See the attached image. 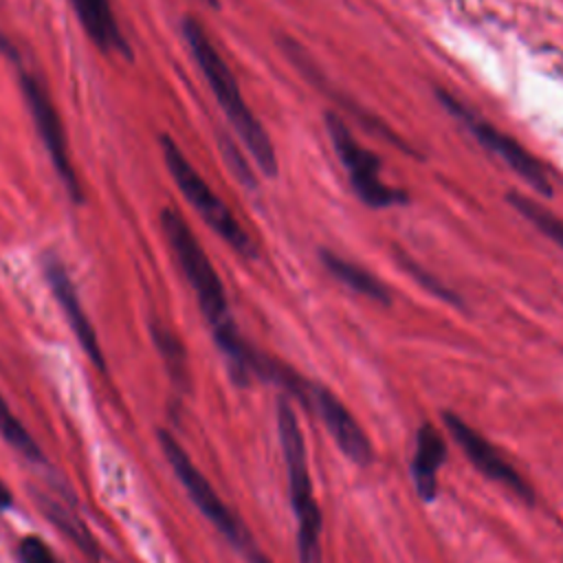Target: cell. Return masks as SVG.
<instances>
[{"instance_id":"cell-1","label":"cell","mask_w":563,"mask_h":563,"mask_svg":"<svg viewBox=\"0 0 563 563\" xmlns=\"http://www.w3.org/2000/svg\"><path fill=\"white\" fill-rule=\"evenodd\" d=\"M161 229L167 238L169 249L174 251V257H176L185 279L194 288L198 306L211 328L213 341L220 347L222 356L227 358L229 374H231L233 383L240 387H246L253 378L266 380L273 358L257 352L240 334V330L231 317V310H229L222 279L216 273L209 255L200 246L198 238L185 222V218L176 209L165 207L161 211Z\"/></svg>"},{"instance_id":"cell-2","label":"cell","mask_w":563,"mask_h":563,"mask_svg":"<svg viewBox=\"0 0 563 563\" xmlns=\"http://www.w3.org/2000/svg\"><path fill=\"white\" fill-rule=\"evenodd\" d=\"M183 35H185V42H187L200 73L205 75L209 88L213 90L216 101L224 110V117L229 119L231 128L235 130V134L240 136V141L249 150V154L255 158L257 167L266 176H275L277 174V154H275L273 141L266 134L260 119L246 106L235 75L231 73L224 57L218 53L209 33L196 18L187 15V18H183Z\"/></svg>"},{"instance_id":"cell-3","label":"cell","mask_w":563,"mask_h":563,"mask_svg":"<svg viewBox=\"0 0 563 563\" xmlns=\"http://www.w3.org/2000/svg\"><path fill=\"white\" fill-rule=\"evenodd\" d=\"M277 433H279V444H282L286 475H288L290 504L297 519L299 563H323V550H321L323 517L312 490L303 433H301L297 413L286 398H279L277 402Z\"/></svg>"},{"instance_id":"cell-4","label":"cell","mask_w":563,"mask_h":563,"mask_svg":"<svg viewBox=\"0 0 563 563\" xmlns=\"http://www.w3.org/2000/svg\"><path fill=\"white\" fill-rule=\"evenodd\" d=\"M158 143L174 183L178 185L183 196L189 200V205L198 211V216L207 222V227H211L242 257H249V260L257 257V246L253 238L244 231V227L233 216V211L224 205V200L211 189V185L189 163V158L183 154L176 141L167 134H161Z\"/></svg>"},{"instance_id":"cell-5","label":"cell","mask_w":563,"mask_h":563,"mask_svg":"<svg viewBox=\"0 0 563 563\" xmlns=\"http://www.w3.org/2000/svg\"><path fill=\"white\" fill-rule=\"evenodd\" d=\"M158 444L163 455L167 457L174 475L187 490L194 506L200 510V515L240 552H246L253 556L257 550L253 545V539L244 523L233 515V510L220 499L216 488L209 484V479L200 473V468L191 462L187 451L180 446V442L165 429H158Z\"/></svg>"},{"instance_id":"cell-6","label":"cell","mask_w":563,"mask_h":563,"mask_svg":"<svg viewBox=\"0 0 563 563\" xmlns=\"http://www.w3.org/2000/svg\"><path fill=\"white\" fill-rule=\"evenodd\" d=\"M438 101L446 108V112L457 119L471 134L473 139L488 150L493 156H497L499 161H504L521 180H526L537 194L550 198L554 194L550 176L545 172V167L539 163L537 156H532L519 141H515L510 134L501 132L499 128H495L490 121H486L484 117H479L475 110H471L466 103H462L457 97H453L446 90H435Z\"/></svg>"},{"instance_id":"cell-7","label":"cell","mask_w":563,"mask_h":563,"mask_svg":"<svg viewBox=\"0 0 563 563\" xmlns=\"http://www.w3.org/2000/svg\"><path fill=\"white\" fill-rule=\"evenodd\" d=\"M325 130L334 147L336 158L341 161L354 194L374 209H385L394 205H405L409 196L400 189L389 187L380 178V158L356 141L345 121L339 114H325Z\"/></svg>"},{"instance_id":"cell-8","label":"cell","mask_w":563,"mask_h":563,"mask_svg":"<svg viewBox=\"0 0 563 563\" xmlns=\"http://www.w3.org/2000/svg\"><path fill=\"white\" fill-rule=\"evenodd\" d=\"M20 90L24 95V101L29 106V112H31L33 123L37 128V134H40L42 143H44V147L51 156V163H53L59 180L64 183L73 202L84 205L86 194H84V187L79 185V178L75 174L70 152H68V143H66V134H64V125L59 121V114L55 110V103H53L51 95L46 92L40 77L24 70V68H20Z\"/></svg>"},{"instance_id":"cell-9","label":"cell","mask_w":563,"mask_h":563,"mask_svg":"<svg viewBox=\"0 0 563 563\" xmlns=\"http://www.w3.org/2000/svg\"><path fill=\"white\" fill-rule=\"evenodd\" d=\"M442 422L449 429L455 444L462 449L466 460L488 479L506 486L510 493H515L526 504H534V490L523 479V475L493 446L488 438H484L479 431H475L466 420L455 416L453 411H442Z\"/></svg>"},{"instance_id":"cell-10","label":"cell","mask_w":563,"mask_h":563,"mask_svg":"<svg viewBox=\"0 0 563 563\" xmlns=\"http://www.w3.org/2000/svg\"><path fill=\"white\" fill-rule=\"evenodd\" d=\"M310 411L317 413L336 442V446L358 466H367L374 462V449L365 431L358 427L354 416L347 411V407L328 389L321 385H312L310 396Z\"/></svg>"},{"instance_id":"cell-11","label":"cell","mask_w":563,"mask_h":563,"mask_svg":"<svg viewBox=\"0 0 563 563\" xmlns=\"http://www.w3.org/2000/svg\"><path fill=\"white\" fill-rule=\"evenodd\" d=\"M42 271H44V277L57 299V303L62 306L66 319H68V325L73 328L81 350L88 354V358L95 363L97 369L106 372V358H103V352H101V345H99V339L95 334V328L90 323V319L86 317L84 308H81V301L77 297V290L66 273V266L55 257V255H46L42 260Z\"/></svg>"},{"instance_id":"cell-12","label":"cell","mask_w":563,"mask_h":563,"mask_svg":"<svg viewBox=\"0 0 563 563\" xmlns=\"http://www.w3.org/2000/svg\"><path fill=\"white\" fill-rule=\"evenodd\" d=\"M446 462V442L431 422L416 429V446L411 457V482L422 501H433L438 495V471Z\"/></svg>"},{"instance_id":"cell-13","label":"cell","mask_w":563,"mask_h":563,"mask_svg":"<svg viewBox=\"0 0 563 563\" xmlns=\"http://www.w3.org/2000/svg\"><path fill=\"white\" fill-rule=\"evenodd\" d=\"M73 9L88 33V37L106 53H119L132 57L130 44L119 29L110 0H70Z\"/></svg>"},{"instance_id":"cell-14","label":"cell","mask_w":563,"mask_h":563,"mask_svg":"<svg viewBox=\"0 0 563 563\" xmlns=\"http://www.w3.org/2000/svg\"><path fill=\"white\" fill-rule=\"evenodd\" d=\"M321 262L334 279L345 284L354 292H358L363 297H369L374 301H380V303L391 301L389 288L376 275H372L367 268H363V266H358V264H354V262H350V260H345V257H341L332 251H321Z\"/></svg>"},{"instance_id":"cell-15","label":"cell","mask_w":563,"mask_h":563,"mask_svg":"<svg viewBox=\"0 0 563 563\" xmlns=\"http://www.w3.org/2000/svg\"><path fill=\"white\" fill-rule=\"evenodd\" d=\"M152 339L154 345L161 354V358L165 361V367L172 376V380L180 387V389H189V367H187V352L185 345L180 343V339L163 323H152Z\"/></svg>"},{"instance_id":"cell-16","label":"cell","mask_w":563,"mask_h":563,"mask_svg":"<svg viewBox=\"0 0 563 563\" xmlns=\"http://www.w3.org/2000/svg\"><path fill=\"white\" fill-rule=\"evenodd\" d=\"M506 200L530 224H534L541 233H545L554 244H559L563 249V220L559 216H554L541 202H537V200H532V198H528L526 194H519V191L506 194Z\"/></svg>"},{"instance_id":"cell-17","label":"cell","mask_w":563,"mask_h":563,"mask_svg":"<svg viewBox=\"0 0 563 563\" xmlns=\"http://www.w3.org/2000/svg\"><path fill=\"white\" fill-rule=\"evenodd\" d=\"M0 435L4 438V442L18 451L20 455H24L29 462H42L44 453L40 449V444L35 442V438L26 431V427L18 420V416L11 411L9 402L4 400L2 391H0Z\"/></svg>"},{"instance_id":"cell-18","label":"cell","mask_w":563,"mask_h":563,"mask_svg":"<svg viewBox=\"0 0 563 563\" xmlns=\"http://www.w3.org/2000/svg\"><path fill=\"white\" fill-rule=\"evenodd\" d=\"M40 501H42V508H44V515L51 519V521H55L86 554H92V556H99V550H97V543H95V539L90 537V532H88V528L84 526V521L75 515V512H70V510H66L64 506H59L55 499H42L40 497Z\"/></svg>"},{"instance_id":"cell-19","label":"cell","mask_w":563,"mask_h":563,"mask_svg":"<svg viewBox=\"0 0 563 563\" xmlns=\"http://www.w3.org/2000/svg\"><path fill=\"white\" fill-rule=\"evenodd\" d=\"M18 559L20 563H62L57 554L48 548V543L35 534L20 539Z\"/></svg>"},{"instance_id":"cell-20","label":"cell","mask_w":563,"mask_h":563,"mask_svg":"<svg viewBox=\"0 0 563 563\" xmlns=\"http://www.w3.org/2000/svg\"><path fill=\"white\" fill-rule=\"evenodd\" d=\"M13 504H15V499H13L11 488L0 479V512L11 510V508H13Z\"/></svg>"},{"instance_id":"cell-21","label":"cell","mask_w":563,"mask_h":563,"mask_svg":"<svg viewBox=\"0 0 563 563\" xmlns=\"http://www.w3.org/2000/svg\"><path fill=\"white\" fill-rule=\"evenodd\" d=\"M251 561H253V563H271V561H268V559H266V556H262V554H260V552H255V554H253V556H251Z\"/></svg>"},{"instance_id":"cell-22","label":"cell","mask_w":563,"mask_h":563,"mask_svg":"<svg viewBox=\"0 0 563 563\" xmlns=\"http://www.w3.org/2000/svg\"><path fill=\"white\" fill-rule=\"evenodd\" d=\"M205 2H209L211 7H218V0H205Z\"/></svg>"}]
</instances>
